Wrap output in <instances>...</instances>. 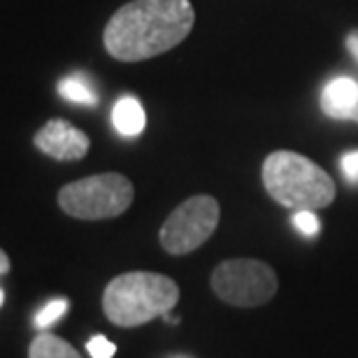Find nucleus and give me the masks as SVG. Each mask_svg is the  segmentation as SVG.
<instances>
[{
    "label": "nucleus",
    "mask_w": 358,
    "mask_h": 358,
    "mask_svg": "<svg viewBox=\"0 0 358 358\" xmlns=\"http://www.w3.org/2000/svg\"><path fill=\"white\" fill-rule=\"evenodd\" d=\"M193 24L191 0H131L107 21L103 45L117 61H149L182 45Z\"/></svg>",
    "instance_id": "f257e3e1"
},
{
    "label": "nucleus",
    "mask_w": 358,
    "mask_h": 358,
    "mask_svg": "<svg viewBox=\"0 0 358 358\" xmlns=\"http://www.w3.org/2000/svg\"><path fill=\"white\" fill-rule=\"evenodd\" d=\"M179 300V286L173 277L159 272H124L105 286L103 312L114 326L138 328L168 317Z\"/></svg>",
    "instance_id": "f03ea898"
},
{
    "label": "nucleus",
    "mask_w": 358,
    "mask_h": 358,
    "mask_svg": "<svg viewBox=\"0 0 358 358\" xmlns=\"http://www.w3.org/2000/svg\"><path fill=\"white\" fill-rule=\"evenodd\" d=\"M263 186L275 203L291 210H324L335 200V182L324 168L289 149L272 152L263 163Z\"/></svg>",
    "instance_id": "7ed1b4c3"
},
{
    "label": "nucleus",
    "mask_w": 358,
    "mask_h": 358,
    "mask_svg": "<svg viewBox=\"0 0 358 358\" xmlns=\"http://www.w3.org/2000/svg\"><path fill=\"white\" fill-rule=\"evenodd\" d=\"M135 186L121 173H100L66 184L59 191V207L68 217L103 221L121 217L133 205Z\"/></svg>",
    "instance_id": "20e7f679"
},
{
    "label": "nucleus",
    "mask_w": 358,
    "mask_h": 358,
    "mask_svg": "<svg viewBox=\"0 0 358 358\" xmlns=\"http://www.w3.org/2000/svg\"><path fill=\"white\" fill-rule=\"evenodd\" d=\"M279 289L277 272L259 259H228L212 272V291L233 307H261Z\"/></svg>",
    "instance_id": "39448f33"
},
{
    "label": "nucleus",
    "mask_w": 358,
    "mask_h": 358,
    "mask_svg": "<svg viewBox=\"0 0 358 358\" xmlns=\"http://www.w3.org/2000/svg\"><path fill=\"white\" fill-rule=\"evenodd\" d=\"M221 207L212 196H193L177 205L163 221L159 240L161 247L173 256L196 252L212 238L219 226Z\"/></svg>",
    "instance_id": "423d86ee"
},
{
    "label": "nucleus",
    "mask_w": 358,
    "mask_h": 358,
    "mask_svg": "<svg viewBox=\"0 0 358 358\" xmlns=\"http://www.w3.org/2000/svg\"><path fill=\"white\" fill-rule=\"evenodd\" d=\"M33 145L42 154L54 161H82L89 154L91 140L66 119H49L38 133L33 135Z\"/></svg>",
    "instance_id": "0eeeda50"
},
{
    "label": "nucleus",
    "mask_w": 358,
    "mask_h": 358,
    "mask_svg": "<svg viewBox=\"0 0 358 358\" xmlns=\"http://www.w3.org/2000/svg\"><path fill=\"white\" fill-rule=\"evenodd\" d=\"M321 107L326 117L358 124V82L352 77H335L321 93Z\"/></svg>",
    "instance_id": "6e6552de"
},
{
    "label": "nucleus",
    "mask_w": 358,
    "mask_h": 358,
    "mask_svg": "<svg viewBox=\"0 0 358 358\" xmlns=\"http://www.w3.org/2000/svg\"><path fill=\"white\" fill-rule=\"evenodd\" d=\"M112 124L117 128V133L126 135V138H138V135L145 131V110H142V103L135 96H124L117 100L112 110Z\"/></svg>",
    "instance_id": "1a4fd4ad"
},
{
    "label": "nucleus",
    "mask_w": 358,
    "mask_h": 358,
    "mask_svg": "<svg viewBox=\"0 0 358 358\" xmlns=\"http://www.w3.org/2000/svg\"><path fill=\"white\" fill-rule=\"evenodd\" d=\"M28 358H84L77 349L59 335L40 333L28 347Z\"/></svg>",
    "instance_id": "9d476101"
},
{
    "label": "nucleus",
    "mask_w": 358,
    "mask_h": 358,
    "mask_svg": "<svg viewBox=\"0 0 358 358\" xmlns=\"http://www.w3.org/2000/svg\"><path fill=\"white\" fill-rule=\"evenodd\" d=\"M59 93L61 98H66L68 103L75 105H87V107H96L100 103L96 89L91 87L87 75H70L63 77L59 82Z\"/></svg>",
    "instance_id": "9b49d317"
},
{
    "label": "nucleus",
    "mask_w": 358,
    "mask_h": 358,
    "mask_svg": "<svg viewBox=\"0 0 358 358\" xmlns=\"http://www.w3.org/2000/svg\"><path fill=\"white\" fill-rule=\"evenodd\" d=\"M68 298H54V300H49V303L42 307V310L35 314V321H33V326L35 328H40V331H47L49 326H54L56 321H59L63 314L68 312Z\"/></svg>",
    "instance_id": "f8f14e48"
},
{
    "label": "nucleus",
    "mask_w": 358,
    "mask_h": 358,
    "mask_svg": "<svg viewBox=\"0 0 358 358\" xmlns=\"http://www.w3.org/2000/svg\"><path fill=\"white\" fill-rule=\"evenodd\" d=\"M291 221H293V226L305 235V238H314V235H319V231H321V224H319L314 210H296Z\"/></svg>",
    "instance_id": "ddd939ff"
},
{
    "label": "nucleus",
    "mask_w": 358,
    "mask_h": 358,
    "mask_svg": "<svg viewBox=\"0 0 358 358\" xmlns=\"http://www.w3.org/2000/svg\"><path fill=\"white\" fill-rule=\"evenodd\" d=\"M87 352L93 358H112L117 354V347H114L107 338H103V335H93V338L87 342Z\"/></svg>",
    "instance_id": "4468645a"
},
{
    "label": "nucleus",
    "mask_w": 358,
    "mask_h": 358,
    "mask_svg": "<svg viewBox=\"0 0 358 358\" xmlns=\"http://www.w3.org/2000/svg\"><path fill=\"white\" fill-rule=\"evenodd\" d=\"M342 175L347 177V182L352 186H358V149L342 156Z\"/></svg>",
    "instance_id": "2eb2a0df"
},
{
    "label": "nucleus",
    "mask_w": 358,
    "mask_h": 358,
    "mask_svg": "<svg viewBox=\"0 0 358 358\" xmlns=\"http://www.w3.org/2000/svg\"><path fill=\"white\" fill-rule=\"evenodd\" d=\"M347 49H349V54H352L354 59L358 61V31H354V33L347 38Z\"/></svg>",
    "instance_id": "dca6fc26"
},
{
    "label": "nucleus",
    "mask_w": 358,
    "mask_h": 358,
    "mask_svg": "<svg viewBox=\"0 0 358 358\" xmlns=\"http://www.w3.org/2000/svg\"><path fill=\"white\" fill-rule=\"evenodd\" d=\"M0 272H3V275L10 272V256H7L5 252H0Z\"/></svg>",
    "instance_id": "f3484780"
}]
</instances>
